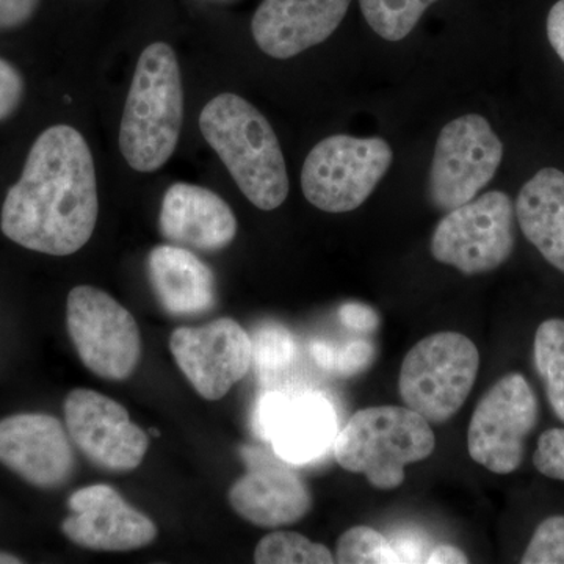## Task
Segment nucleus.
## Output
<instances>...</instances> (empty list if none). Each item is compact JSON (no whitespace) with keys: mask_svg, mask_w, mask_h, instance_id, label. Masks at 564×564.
Here are the masks:
<instances>
[{"mask_svg":"<svg viewBox=\"0 0 564 564\" xmlns=\"http://www.w3.org/2000/svg\"><path fill=\"white\" fill-rule=\"evenodd\" d=\"M148 274L166 313L198 315L214 307V273L187 248L177 245L154 248L148 258Z\"/></svg>","mask_w":564,"mask_h":564,"instance_id":"6ab92c4d","label":"nucleus"},{"mask_svg":"<svg viewBox=\"0 0 564 564\" xmlns=\"http://www.w3.org/2000/svg\"><path fill=\"white\" fill-rule=\"evenodd\" d=\"M514 218L507 193H485L447 212L433 232V258L467 276L492 272L513 254Z\"/></svg>","mask_w":564,"mask_h":564,"instance_id":"0eeeda50","label":"nucleus"},{"mask_svg":"<svg viewBox=\"0 0 564 564\" xmlns=\"http://www.w3.org/2000/svg\"><path fill=\"white\" fill-rule=\"evenodd\" d=\"M425 563L429 564H463L469 563V558L464 554L463 551H459L458 547L451 544H441L436 545L433 551L429 552L426 555Z\"/></svg>","mask_w":564,"mask_h":564,"instance_id":"72a5a7b5","label":"nucleus"},{"mask_svg":"<svg viewBox=\"0 0 564 564\" xmlns=\"http://www.w3.org/2000/svg\"><path fill=\"white\" fill-rule=\"evenodd\" d=\"M248 473L234 481L228 492L232 510L250 524L276 529L295 524L313 508V494L285 462L262 459L254 448H245Z\"/></svg>","mask_w":564,"mask_h":564,"instance_id":"dca6fc26","label":"nucleus"},{"mask_svg":"<svg viewBox=\"0 0 564 564\" xmlns=\"http://www.w3.org/2000/svg\"><path fill=\"white\" fill-rule=\"evenodd\" d=\"M339 318L343 325L356 333H375L380 326L377 311L362 303H347L340 306Z\"/></svg>","mask_w":564,"mask_h":564,"instance_id":"c756f323","label":"nucleus"},{"mask_svg":"<svg viewBox=\"0 0 564 564\" xmlns=\"http://www.w3.org/2000/svg\"><path fill=\"white\" fill-rule=\"evenodd\" d=\"M39 7L40 0H0V32L28 24Z\"/></svg>","mask_w":564,"mask_h":564,"instance_id":"7c9ffc66","label":"nucleus"},{"mask_svg":"<svg viewBox=\"0 0 564 564\" xmlns=\"http://www.w3.org/2000/svg\"><path fill=\"white\" fill-rule=\"evenodd\" d=\"M351 0H263L251 21L256 44L278 61L295 57L336 32Z\"/></svg>","mask_w":564,"mask_h":564,"instance_id":"f3484780","label":"nucleus"},{"mask_svg":"<svg viewBox=\"0 0 564 564\" xmlns=\"http://www.w3.org/2000/svg\"><path fill=\"white\" fill-rule=\"evenodd\" d=\"M252 429L273 445L278 458L292 464L314 462L334 445L337 436L332 403L317 393H265L252 414Z\"/></svg>","mask_w":564,"mask_h":564,"instance_id":"ddd939ff","label":"nucleus"},{"mask_svg":"<svg viewBox=\"0 0 564 564\" xmlns=\"http://www.w3.org/2000/svg\"><path fill=\"white\" fill-rule=\"evenodd\" d=\"M334 563L340 564H399L400 556L391 541L370 527H352L337 540Z\"/></svg>","mask_w":564,"mask_h":564,"instance_id":"b1692460","label":"nucleus"},{"mask_svg":"<svg viewBox=\"0 0 564 564\" xmlns=\"http://www.w3.org/2000/svg\"><path fill=\"white\" fill-rule=\"evenodd\" d=\"M199 129L248 202L274 210L288 199V166L280 141L252 104L221 93L204 107Z\"/></svg>","mask_w":564,"mask_h":564,"instance_id":"f03ea898","label":"nucleus"},{"mask_svg":"<svg viewBox=\"0 0 564 564\" xmlns=\"http://www.w3.org/2000/svg\"><path fill=\"white\" fill-rule=\"evenodd\" d=\"M434 447L436 437L421 414L408 406H372L351 415L334 441V455L348 473L392 491L403 484L404 467L430 458Z\"/></svg>","mask_w":564,"mask_h":564,"instance_id":"20e7f679","label":"nucleus"},{"mask_svg":"<svg viewBox=\"0 0 564 564\" xmlns=\"http://www.w3.org/2000/svg\"><path fill=\"white\" fill-rule=\"evenodd\" d=\"M24 77L13 63L0 58V121L9 120L24 98Z\"/></svg>","mask_w":564,"mask_h":564,"instance_id":"c85d7f7f","label":"nucleus"},{"mask_svg":"<svg viewBox=\"0 0 564 564\" xmlns=\"http://www.w3.org/2000/svg\"><path fill=\"white\" fill-rule=\"evenodd\" d=\"M0 463L40 489L68 484L76 456L68 432L50 414H14L0 421Z\"/></svg>","mask_w":564,"mask_h":564,"instance_id":"4468645a","label":"nucleus"},{"mask_svg":"<svg viewBox=\"0 0 564 564\" xmlns=\"http://www.w3.org/2000/svg\"><path fill=\"white\" fill-rule=\"evenodd\" d=\"M95 161L77 129L58 124L32 144L21 180L7 192L0 229L11 242L50 256L82 250L95 232Z\"/></svg>","mask_w":564,"mask_h":564,"instance_id":"f257e3e1","label":"nucleus"},{"mask_svg":"<svg viewBox=\"0 0 564 564\" xmlns=\"http://www.w3.org/2000/svg\"><path fill=\"white\" fill-rule=\"evenodd\" d=\"M538 421L540 403L524 375H505L475 408L467 432L470 458L494 474H513Z\"/></svg>","mask_w":564,"mask_h":564,"instance_id":"9d476101","label":"nucleus"},{"mask_svg":"<svg viewBox=\"0 0 564 564\" xmlns=\"http://www.w3.org/2000/svg\"><path fill=\"white\" fill-rule=\"evenodd\" d=\"M437 0H359L364 18L386 41H402Z\"/></svg>","mask_w":564,"mask_h":564,"instance_id":"4be33fe9","label":"nucleus"},{"mask_svg":"<svg viewBox=\"0 0 564 564\" xmlns=\"http://www.w3.org/2000/svg\"><path fill=\"white\" fill-rule=\"evenodd\" d=\"M252 344V361L259 373H274L292 361L295 344L291 333L281 325H265L256 332Z\"/></svg>","mask_w":564,"mask_h":564,"instance_id":"a878e982","label":"nucleus"},{"mask_svg":"<svg viewBox=\"0 0 564 564\" xmlns=\"http://www.w3.org/2000/svg\"><path fill=\"white\" fill-rule=\"evenodd\" d=\"M533 464L545 477L564 481V429H552L541 434Z\"/></svg>","mask_w":564,"mask_h":564,"instance_id":"cd10ccee","label":"nucleus"},{"mask_svg":"<svg viewBox=\"0 0 564 564\" xmlns=\"http://www.w3.org/2000/svg\"><path fill=\"white\" fill-rule=\"evenodd\" d=\"M393 154L383 139L333 135L315 144L302 170L307 202L329 214L361 207L391 169Z\"/></svg>","mask_w":564,"mask_h":564,"instance_id":"423d86ee","label":"nucleus"},{"mask_svg":"<svg viewBox=\"0 0 564 564\" xmlns=\"http://www.w3.org/2000/svg\"><path fill=\"white\" fill-rule=\"evenodd\" d=\"M549 43L564 63V0H558L547 17Z\"/></svg>","mask_w":564,"mask_h":564,"instance_id":"2f4dec72","label":"nucleus"},{"mask_svg":"<svg viewBox=\"0 0 564 564\" xmlns=\"http://www.w3.org/2000/svg\"><path fill=\"white\" fill-rule=\"evenodd\" d=\"M534 367L543 381L549 404L564 423V321L549 318L534 334Z\"/></svg>","mask_w":564,"mask_h":564,"instance_id":"412c9836","label":"nucleus"},{"mask_svg":"<svg viewBox=\"0 0 564 564\" xmlns=\"http://www.w3.org/2000/svg\"><path fill=\"white\" fill-rule=\"evenodd\" d=\"M478 367L480 352L469 337L454 332L432 334L404 356L400 397L430 423H445L473 392Z\"/></svg>","mask_w":564,"mask_h":564,"instance_id":"39448f33","label":"nucleus"},{"mask_svg":"<svg viewBox=\"0 0 564 564\" xmlns=\"http://www.w3.org/2000/svg\"><path fill=\"white\" fill-rule=\"evenodd\" d=\"M177 367L203 399L220 400L250 372L251 337L229 317L192 328L182 326L170 337Z\"/></svg>","mask_w":564,"mask_h":564,"instance_id":"9b49d317","label":"nucleus"},{"mask_svg":"<svg viewBox=\"0 0 564 564\" xmlns=\"http://www.w3.org/2000/svg\"><path fill=\"white\" fill-rule=\"evenodd\" d=\"M66 325L80 361L104 380L124 381L140 362L141 337L133 315L109 293L77 285L66 303Z\"/></svg>","mask_w":564,"mask_h":564,"instance_id":"6e6552de","label":"nucleus"},{"mask_svg":"<svg viewBox=\"0 0 564 564\" xmlns=\"http://www.w3.org/2000/svg\"><path fill=\"white\" fill-rule=\"evenodd\" d=\"M391 545L402 563H425L429 555V552H425V545H422L417 538L399 536Z\"/></svg>","mask_w":564,"mask_h":564,"instance_id":"473e14b6","label":"nucleus"},{"mask_svg":"<svg viewBox=\"0 0 564 564\" xmlns=\"http://www.w3.org/2000/svg\"><path fill=\"white\" fill-rule=\"evenodd\" d=\"M159 226L169 242L198 251H220L237 236L229 204L209 188L185 182L166 191Z\"/></svg>","mask_w":564,"mask_h":564,"instance_id":"a211bd4d","label":"nucleus"},{"mask_svg":"<svg viewBox=\"0 0 564 564\" xmlns=\"http://www.w3.org/2000/svg\"><path fill=\"white\" fill-rule=\"evenodd\" d=\"M258 564H332L333 552L295 532H274L263 536L254 551Z\"/></svg>","mask_w":564,"mask_h":564,"instance_id":"5701e85b","label":"nucleus"},{"mask_svg":"<svg viewBox=\"0 0 564 564\" xmlns=\"http://www.w3.org/2000/svg\"><path fill=\"white\" fill-rule=\"evenodd\" d=\"M522 564H564V516H552L534 530Z\"/></svg>","mask_w":564,"mask_h":564,"instance_id":"bb28decb","label":"nucleus"},{"mask_svg":"<svg viewBox=\"0 0 564 564\" xmlns=\"http://www.w3.org/2000/svg\"><path fill=\"white\" fill-rule=\"evenodd\" d=\"M70 516L62 532L70 543L91 551L128 552L150 545L158 527L109 485H91L69 497Z\"/></svg>","mask_w":564,"mask_h":564,"instance_id":"2eb2a0df","label":"nucleus"},{"mask_svg":"<svg viewBox=\"0 0 564 564\" xmlns=\"http://www.w3.org/2000/svg\"><path fill=\"white\" fill-rule=\"evenodd\" d=\"M63 410L70 440L95 466L128 473L143 462L150 441L122 404L91 389H74Z\"/></svg>","mask_w":564,"mask_h":564,"instance_id":"f8f14e48","label":"nucleus"},{"mask_svg":"<svg viewBox=\"0 0 564 564\" xmlns=\"http://www.w3.org/2000/svg\"><path fill=\"white\" fill-rule=\"evenodd\" d=\"M514 210L527 240L564 273V173L540 170L519 192Z\"/></svg>","mask_w":564,"mask_h":564,"instance_id":"aec40b11","label":"nucleus"},{"mask_svg":"<svg viewBox=\"0 0 564 564\" xmlns=\"http://www.w3.org/2000/svg\"><path fill=\"white\" fill-rule=\"evenodd\" d=\"M22 560L18 556L7 554V552H0V564H21Z\"/></svg>","mask_w":564,"mask_h":564,"instance_id":"f704fd0d","label":"nucleus"},{"mask_svg":"<svg viewBox=\"0 0 564 564\" xmlns=\"http://www.w3.org/2000/svg\"><path fill=\"white\" fill-rule=\"evenodd\" d=\"M184 121V88L170 44L152 43L141 52L120 128L124 161L140 173L158 172L176 150Z\"/></svg>","mask_w":564,"mask_h":564,"instance_id":"7ed1b4c3","label":"nucleus"},{"mask_svg":"<svg viewBox=\"0 0 564 564\" xmlns=\"http://www.w3.org/2000/svg\"><path fill=\"white\" fill-rule=\"evenodd\" d=\"M311 352L318 367L339 377L361 373L375 359L373 345L364 340H352L339 347L325 340H315L311 345Z\"/></svg>","mask_w":564,"mask_h":564,"instance_id":"393cba45","label":"nucleus"},{"mask_svg":"<svg viewBox=\"0 0 564 564\" xmlns=\"http://www.w3.org/2000/svg\"><path fill=\"white\" fill-rule=\"evenodd\" d=\"M503 159L502 140L480 115L448 122L437 137L429 176L430 202L451 212L477 198Z\"/></svg>","mask_w":564,"mask_h":564,"instance_id":"1a4fd4ad","label":"nucleus"}]
</instances>
